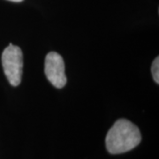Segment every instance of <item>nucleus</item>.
<instances>
[{
  "mask_svg": "<svg viewBox=\"0 0 159 159\" xmlns=\"http://www.w3.org/2000/svg\"><path fill=\"white\" fill-rule=\"evenodd\" d=\"M22 51L20 47L10 44L2 54V65L6 78L11 86L16 87L21 81L23 66Z\"/></svg>",
  "mask_w": 159,
  "mask_h": 159,
  "instance_id": "nucleus-2",
  "label": "nucleus"
},
{
  "mask_svg": "<svg viewBox=\"0 0 159 159\" xmlns=\"http://www.w3.org/2000/svg\"><path fill=\"white\" fill-rule=\"evenodd\" d=\"M9 1H11V2H21L23 0H9Z\"/></svg>",
  "mask_w": 159,
  "mask_h": 159,
  "instance_id": "nucleus-5",
  "label": "nucleus"
},
{
  "mask_svg": "<svg viewBox=\"0 0 159 159\" xmlns=\"http://www.w3.org/2000/svg\"><path fill=\"white\" fill-rule=\"evenodd\" d=\"M142 141L139 128L127 119L117 120L108 131L105 145L109 153H125L137 147Z\"/></svg>",
  "mask_w": 159,
  "mask_h": 159,
  "instance_id": "nucleus-1",
  "label": "nucleus"
},
{
  "mask_svg": "<svg viewBox=\"0 0 159 159\" xmlns=\"http://www.w3.org/2000/svg\"><path fill=\"white\" fill-rule=\"evenodd\" d=\"M152 76L156 83H159V57H157L154 59L152 66H151Z\"/></svg>",
  "mask_w": 159,
  "mask_h": 159,
  "instance_id": "nucleus-4",
  "label": "nucleus"
},
{
  "mask_svg": "<svg viewBox=\"0 0 159 159\" xmlns=\"http://www.w3.org/2000/svg\"><path fill=\"white\" fill-rule=\"evenodd\" d=\"M44 72L48 80L54 87L61 89L66 86V76L65 73V63L58 53L51 51L47 54Z\"/></svg>",
  "mask_w": 159,
  "mask_h": 159,
  "instance_id": "nucleus-3",
  "label": "nucleus"
}]
</instances>
